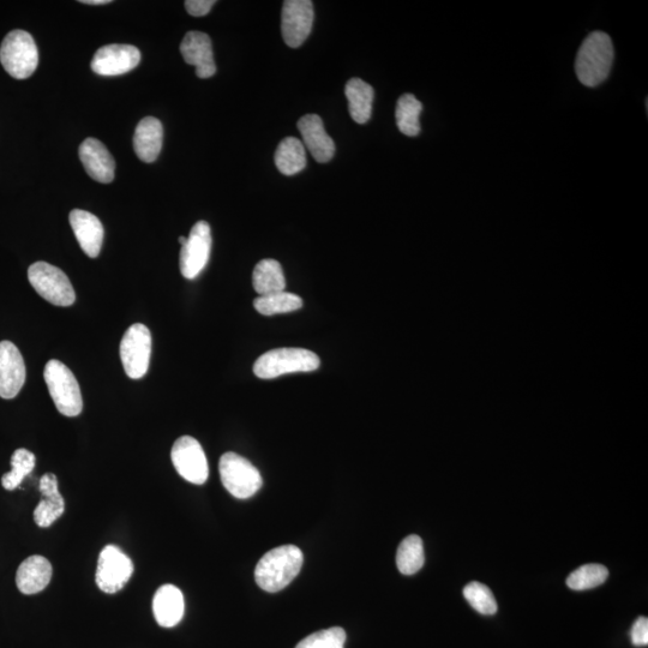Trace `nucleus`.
I'll return each mask as SVG.
<instances>
[{"label": "nucleus", "mask_w": 648, "mask_h": 648, "mask_svg": "<svg viewBox=\"0 0 648 648\" xmlns=\"http://www.w3.org/2000/svg\"><path fill=\"white\" fill-rule=\"evenodd\" d=\"M302 550L294 545H282L267 552L255 569V580L263 591L279 592L297 578L302 569Z\"/></svg>", "instance_id": "f257e3e1"}, {"label": "nucleus", "mask_w": 648, "mask_h": 648, "mask_svg": "<svg viewBox=\"0 0 648 648\" xmlns=\"http://www.w3.org/2000/svg\"><path fill=\"white\" fill-rule=\"evenodd\" d=\"M615 52L611 38L603 32L587 36L575 60V71L579 81L586 87H597L608 78Z\"/></svg>", "instance_id": "f03ea898"}, {"label": "nucleus", "mask_w": 648, "mask_h": 648, "mask_svg": "<svg viewBox=\"0 0 648 648\" xmlns=\"http://www.w3.org/2000/svg\"><path fill=\"white\" fill-rule=\"evenodd\" d=\"M320 365V357L305 348H276L256 360L254 374L262 380H272L296 372L315 371Z\"/></svg>", "instance_id": "7ed1b4c3"}, {"label": "nucleus", "mask_w": 648, "mask_h": 648, "mask_svg": "<svg viewBox=\"0 0 648 648\" xmlns=\"http://www.w3.org/2000/svg\"><path fill=\"white\" fill-rule=\"evenodd\" d=\"M44 377L59 413L65 417H77L83 410L81 388L68 366L51 359L45 366Z\"/></svg>", "instance_id": "20e7f679"}, {"label": "nucleus", "mask_w": 648, "mask_h": 648, "mask_svg": "<svg viewBox=\"0 0 648 648\" xmlns=\"http://www.w3.org/2000/svg\"><path fill=\"white\" fill-rule=\"evenodd\" d=\"M0 63L16 80H26L38 68L39 52L33 36L24 30H12L0 46Z\"/></svg>", "instance_id": "39448f33"}, {"label": "nucleus", "mask_w": 648, "mask_h": 648, "mask_svg": "<svg viewBox=\"0 0 648 648\" xmlns=\"http://www.w3.org/2000/svg\"><path fill=\"white\" fill-rule=\"evenodd\" d=\"M30 285L39 296L56 306H71L75 303L74 287L62 269L47 262H36L28 269Z\"/></svg>", "instance_id": "423d86ee"}, {"label": "nucleus", "mask_w": 648, "mask_h": 648, "mask_svg": "<svg viewBox=\"0 0 648 648\" xmlns=\"http://www.w3.org/2000/svg\"><path fill=\"white\" fill-rule=\"evenodd\" d=\"M219 471L225 489L240 500L254 496L261 489V473L243 456L232 452L222 455Z\"/></svg>", "instance_id": "0eeeda50"}, {"label": "nucleus", "mask_w": 648, "mask_h": 648, "mask_svg": "<svg viewBox=\"0 0 648 648\" xmlns=\"http://www.w3.org/2000/svg\"><path fill=\"white\" fill-rule=\"evenodd\" d=\"M125 374L131 380L146 376L152 356V334L142 323H135L126 330L119 347Z\"/></svg>", "instance_id": "6e6552de"}, {"label": "nucleus", "mask_w": 648, "mask_h": 648, "mask_svg": "<svg viewBox=\"0 0 648 648\" xmlns=\"http://www.w3.org/2000/svg\"><path fill=\"white\" fill-rule=\"evenodd\" d=\"M174 468L186 482L202 485L207 482L209 467L207 456L196 440L191 436H183L174 442L171 452Z\"/></svg>", "instance_id": "1a4fd4ad"}, {"label": "nucleus", "mask_w": 648, "mask_h": 648, "mask_svg": "<svg viewBox=\"0 0 648 648\" xmlns=\"http://www.w3.org/2000/svg\"><path fill=\"white\" fill-rule=\"evenodd\" d=\"M132 573L134 563L117 546L107 545L100 552L95 580L102 592L113 594L123 590Z\"/></svg>", "instance_id": "9d476101"}, {"label": "nucleus", "mask_w": 648, "mask_h": 648, "mask_svg": "<svg viewBox=\"0 0 648 648\" xmlns=\"http://www.w3.org/2000/svg\"><path fill=\"white\" fill-rule=\"evenodd\" d=\"M212 250V231L206 221H198L182 246L179 257L180 272L185 279L194 280L206 268Z\"/></svg>", "instance_id": "9b49d317"}, {"label": "nucleus", "mask_w": 648, "mask_h": 648, "mask_svg": "<svg viewBox=\"0 0 648 648\" xmlns=\"http://www.w3.org/2000/svg\"><path fill=\"white\" fill-rule=\"evenodd\" d=\"M314 18L311 0H287L281 12V33L285 44L292 48L302 46L309 38Z\"/></svg>", "instance_id": "f8f14e48"}, {"label": "nucleus", "mask_w": 648, "mask_h": 648, "mask_svg": "<svg viewBox=\"0 0 648 648\" xmlns=\"http://www.w3.org/2000/svg\"><path fill=\"white\" fill-rule=\"evenodd\" d=\"M141 52L131 45H107L94 54L90 68L101 76L124 75L137 68Z\"/></svg>", "instance_id": "ddd939ff"}, {"label": "nucleus", "mask_w": 648, "mask_h": 648, "mask_svg": "<svg viewBox=\"0 0 648 648\" xmlns=\"http://www.w3.org/2000/svg\"><path fill=\"white\" fill-rule=\"evenodd\" d=\"M26 364L20 350L10 341L0 342V398H16L26 383Z\"/></svg>", "instance_id": "4468645a"}, {"label": "nucleus", "mask_w": 648, "mask_h": 648, "mask_svg": "<svg viewBox=\"0 0 648 648\" xmlns=\"http://www.w3.org/2000/svg\"><path fill=\"white\" fill-rule=\"evenodd\" d=\"M180 52L186 64L195 66L196 75L200 78H210L215 75L216 65L213 54L212 40L202 32H189L180 44Z\"/></svg>", "instance_id": "2eb2a0df"}, {"label": "nucleus", "mask_w": 648, "mask_h": 648, "mask_svg": "<svg viewBox=\"0 0 648 648\" xmlns=\"http://www.w3.org/2000/svg\"><path fill=\"white\" fill-rule=\"evenodd\" d=\"M298 130L303 137L304 147L317 162L326 164L333 159L335 154V143L333 138L327 134L320 116L317 114H306L298 120Z\"/></svg>", "instance_id": "dca6fc26"}, {"label": "nucleus", "mask_w": 648, "mask_h": 648, "mask_svg": "<svg viewBox=\"0 0 648 648\" xmlns=\"http://www.w3.org/2000/svg\"><path fill=\"white\" fill-rule=\"evenodd\" d=\"M80 159L90 178L102 184L113 182L116 162L104 143L87 138L80 146Z\"/></svg>", "instance_id": "f3484780"}, {"label": "nucleus", "mask_w": 648, "mask_h": 648, "mask_svg": "<svg viewBox=\"0 0 648 648\" xmlns=\"http://www.w3.org/2000/svg\"><path fill=\"white\" fill-rule=\"evenodd\" d=\"M69 220L81 249L90 258L98 257L105 234L101 221L94 214L82 209L72 210Z\"/></svg>", "instance_id": "a211bd4d"}, {"label": "nucleus", "mask_w": 648, "mask_h": 648, "mask_svg": "<svg viewBox=\"0 0 648 648\" xmlns=\"http://www.w3.org/2000/svg\"><path fill=\"white\" fill-rule=\"evenodd\" d=\"M42 500L34 510V521L39 527H50L64 514L65 502L58 489L56 474L46 473L40 479Z\"/></svg>", "instance_id": "6ab92c4d"}, {"label": "nucleus", "mask_w": 648, "mask_h": 648, "mask_svg": "<svg viewBox=\"0 0 648 648\" xmlns=\"http://www.w3.org/2000/svg\"><path fill=\"white\" fill-rule=\"evenodd\" d=\"M52 579V566L44 556L34 555L18 567L16 585L23 594H36L44 591Z\"/></svg>", "instance_id": "aec40b11"}, {"label": "nucleus", "mask_w": 648, "mask_h": 648, "mask_svg": "<svg viewBox=\"0 0 648 648\" xmlns=\"http://www.w3.org/2000/svg\"><path fill=\"white\" fill-rule=\"evenodd\" d=\"M185 603L182 591L173 585H164L156 591L153 612L159 626L172 628L182 621Z\"/></svg>", "instance_id": "412c9836"}, {"label": "nucleus", "mask_w": 648, "mask_h": 648, "mask_svg": "<svg viewBox=\"0 0 648 648\" xmlns=\"http://www.w3.org/2000/svg\"><path fill=\"white\" fill-rule=\"evenodd\" d=\"M164 128L159 119L146 117L136 126L134 149L138 159L154 162L161 152Z\"/></svg>", "instance_id": "4be33fe9"}, {"label": "nucleus", "mask_w": 648, "mask_h": 648, "mask_svg": "<svg viewBox=\"0 0 648 648\" xmlns=\"http://www.w3.org/2000/svg\"><path fill=\"white\" fill-rule=\"evenodd\" d=\"M345 94L348 100V110H350L354 122L368 123L372 113V102H374V88L360 78H351L346 83Z\"/></svg>", "instance_id": "5701e85b"}, {"label": "nucleus", "mask_w": 648, "mask_h": 648, "mask_svg": "<svg viewBox=\"0 0 648 648\" xmlns=\"http://www.w3.org/2000/svg\"><path fill=\"white\" fill-rule=\"evenodd\" d=\"M252 285L260 297L284 292L286 279L281 264L272 258L258 262L252 274Z\"/></svg>", "instance_id": "b1692460"}, {"label": "nucleus", "mask_w": 648, "mask_h": 648, "mask_svg": "<svg viewBox=\"0 0 648 648\" xmlns=\"http://www.w3.org/2000/svg\"><path fill=\"white\" fill-rule=\"evenodd\" d=\"M275 165L284 176H294L306 167V153L302 141L296 137H286L276 148Z\"/></svg>", "instance_id": "393cba45"}, {"label": "nucleus", "mask_w": 648, "mask_h": 648, "mask_svg": "<svg viewBox=\"0 0 648 648\" xmlns=\"http://www.w3.org/2000/svg\"><path fill=\"white\" fill-rule=\"evenodd\" d=\"M425 562L423 540L416 534L406 537L396 552V566L404 575H413L423 568Z\"/></svg>", "instance_id": "a878e982"}, {"label": "nucleus", "mask_w": 648, "mask_h": 648, "mask_svg": "<svg viewBox=\"0 0 648 648\" xmlns=\"http://www.w3.org/2000/svg\"><path fill=\"white\" fill-rule=\"evenodd\" d=\"M423 111L422 102L413 94H404L396 105V125L401 134L408 137H416L420 132L419 117Z\"/></svg>", "instance_id": "bb28decb"}, {"label": "nucleus", "mask_w": 648, "mask_h": 648, "mask_svg": "<svg viewBox=\"0 0 648 648\" xmlns=\"http://www.w3.org/2000/svg\"><path fill=\"white\" fill-rule=\"evenodd\" d=\"M303 305V299L297 294L285 291L268 294V296L258 297L254 300L255 309L263 316L287 314V312L302 309Z\"/></svg>", "instance_id": "cd10ccee"}, {"label": "nucleus", "mask_w": 648, "mask_h": 648, "mask_svg": "<svg viewBox=\"0 0 648 648\" xmlns=\"http://www.w3.org/2000/svg\"><path fill=\"white\" fill-rule=\"evenodd\" d=\"M608 576L609 570L603 564H585L568 576L567 585L574 591L591 590L604 584Z\"/></svg>", "instance_id": "c85d7f7f"}, {"label": "nucleus", "mask_w": 648, "mask_h": 648, "mask_svg": "<svg viewBox=\"0 0 648 648\" xmlns=\"http://www.w3.org/2000/svg\"><path fill=\"white\" fill-rule=\"evenodd\" d=\"M35 455L29 450L17 449L11 458V471L4 474L2 485L4 489L12 491L18 488L23 479L32 473L35 467Z\"/></svg>", "instance_id": "c756f323"}, {"label": "nucleus", "mask_w": 648, "mask_h": 648, "mask_svg": "<svg viewBox=\"0 0 648 648\" xmlns=\"http://www.w3.org/2000/svg\"><path fill=\"white\" fill-rule=\"evenodd\" d=\"M464 596L472 608L482 615H495L497 602L490 588L480 582H470L464 588Z\"/></svg>", "instance_id": "7c9ffc66"}, {"label": "nucleus", "mask_w": 648, "mask_h": 648, "mask_svg": "<svg viewBox=\"0 0 648 648\" xmlns=\"http://www.w3.org/2000/svg\"><path fill=\"white\" fill-rule=\"evenodd\" d=\"M346 632L340 627L320 630L300 641L296 648H344Z\"/></svg>", "instance_id": "2f4dec72"}, {"label": "nucleus", "mask_w": 648, "mask_h": 648, "mask_svg": "<svg viewBox=\"0 0 648 648\" xmlns=\"http://www.w3.org/2000/svg\"><path fill=\"white\" fill-rule=\"evenodd\" d=\"M632 642L634 646L642 647L648 645V620L647 617H639L632 628Z\"/></svg>", "instance_id": "473e14b6"}, {"label": "nucleus", "mask_w": 648, "mask_h": 648, "mask_svg": "<svg viewBox=\"0 0 648 648\" xmlns=\"http://www.w3.org/2000/svg\"><path fill=\"white\" fill-rule=\"evenodd\" d=\"M215 3V0H188L185 2V9L191 16L202 17L209 14Z\"/></svg>", "instance_id": "72a5a7b5"}, {"label": "nucleus", "mask_w": 648, "mask_h": 648, "mask_svg": "<svg viewBox=\"0 0 648 648\" xmlns=\"http://www.w3.org/2000/svg\"><path fill=\"white\" fill-rule=\"evenodd\" d=\"M81 3L88 5H105L112 3L111 0H81Z\"/></svg>", "instance_id": "f704fd0d"}, {"label": "nucleus", "mask_w": 648, "mask_h": 648, "mask_svg": "<svg viewBox=\"0 0 648 648\" xmlns=\"http://www.w3.org/2000/svg\"><path fill=\"white\" fill-rule=\"evenodd\" d=\"M186 240H188V237H179V243L182 244V246L186 243Z\"/></svg>", "instance_id": "c9c22d12"}]
</instances>
